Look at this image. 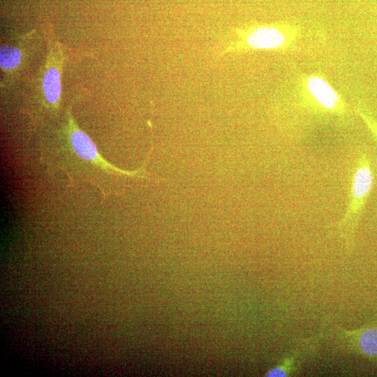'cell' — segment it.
<instances>
[{
    "label": "cell",
    "mask_w": 377,
    "mask_h": 377,
    "mask_svg": "<svg viewBox=\"0 0 377 377\" xmlns=\"http://www.w3.org/2000/svg\"><path fill=\"white\" fill-rule=\"evenodd\" d=\"M357 112L369 129L377 144V119L362 108L357 109Z\"/></svg>",
    "instance_id": "ba28073f"
},
{
    "label": "cell",
    "mask_w": 377,
    "mask_h": 377,
    "mask_svg": "<svg viewBox=\"0 0 377 377\" xmlns=\"http://www.w3.org/2000/svg\"><path fill=\"white\" fill-rule=\"evenodd\" d=\"M374 182L370 158L362 152L358 156L354 168L348 207L338 226L348 250L353 246L355 230L373 188Z\"/></svg>",
    "instance_id": "6da1fadb"
},
{
    "label": "cell",
    "mask_w": 377,
    "mask_h": 377,
    "mask_svg": "<svg viewBox=\"0 0 377 377\" xmlns=\"http://www.w3.org/2000/svg\"><path fill=\"white\" fill-rule=\"evenodd\" d=\"M61 61L59 54L51 52L42 78V90L46 101L57 108L61 93Z\"/></svg>",
    "instance_id": "5b68a950"
},
{
    "label": "cell",
    "mask_w": 377,
    "mask_h": 377,
    "mask_svg": "<svg viewBox=\"0 0 377 377\" xmlns=\"http://www.w3.org/2000/svg\"><path fill=\"white\" fill-rule=\"evenodd\" d=\"M359 346L363 353L377 356V327H369L362 332Z\"/></svg>",
    "instance_id": "52a82bcc"
},
{
    "label": "cell",
    "mask_w": 377,
    "mask_h": 377,
    "mask_svg": "<svg viewBox=\"0 0 377 377\" xmlns=\"http://www.w3.org/2000/svg\"><path fill=\"white\" fill-rule=\"evenodd\" d=\"M285 371L279 367H276L271 369L267 374V376H286Z\"/></svg>",
    "instance_id": "9c48e42d"
},
{
    "label": "cell",
    "mask_w": 377,
    "mask_h": 377,
    "mask_svg": "<svg viewBox=\"0 0 377 377\" xmlns=\"http://www.w3.org/2000/svg\"><path fill=\"white\" fill-rule=\"evenodd\" d=\"M303 102L313 110L330 114H341L346 112V104L339 93L322 75L304 76L300 85Z\"/></svg>",
    "instance_id": "3957f363"
},
{
    "label": "cell",
    "mask_w": 377,
    "mask_h": 377,
    "mask_svg": "<svg viewBox=\"0 0 377 377\" xmlns=\"http://www.w3.org/2000/svg\"><path fill=\"white\" fill-rule=\"evenodd\" d=\"M299 36L297 27L289 23L255 24L239 29L230 48L286 51L295 45Z\"/></svg>",
    "instance_id": "7a4b0ae2"
},
{
    "label": "cell",
    "mask_w": 377,
    "mask_h": 377,
    "mask_svg": "<svg viewBox=\"0 0 377 377\" xmlns=\"http://www.w3.org/2000/svg\"><path fill=\"white\" fill-rule=\"evenodd\" d=\"M68 134L73 150L80 158L91 162L105 170L114 171L120 175L142 176L147 175L145 170V166L149 160L152 148L148 152V156L142 167L133 171H127L116 168L101 156L94 142L87 134L78 127L69 112L68 113Z\"/></svg>",
    "instance_id": "277c9868"
},
{
    "label": "cell",
    "mask_w": 377,
    "mask_h": 377,
    "mask_svg": "<svg viewBox=\"0 0 377 377\" xmlns=\"http://www.w3.org/2000/svg\"><path fill=\"white\" fill-rule=\"evenodd\" d=\"M22 59L21 50L14 46L3 45L0 48V66L4 71H12L20 64Z\"/></svg>",
    "instance_id": "8992f818"
}]
</instances>
